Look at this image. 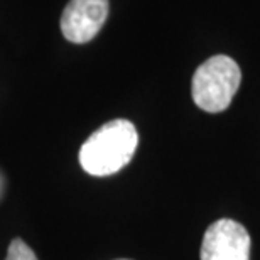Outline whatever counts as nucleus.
Here are the masks:
<instances>
[{
	"label": "nucleus",
	"instance_id": "7ed1b4c3",
	"mask_svg": "<svg viewBox=\"0 0 260 260\" xmlns=\"http://www.w3.org/2000/svg\"><path fill=\"white\" fill-rule=\"evenodd\" d=\"M250 235L247 228L230 218L215 221L205 232L201 260H248Z\"/></svg>",
	"mask_w": 260,
	"mask_h": 260
},
{
	"label": "nucleus",
	"instance_id": "f03ea898",
	"mask_svg": "<svg viewBox=\"0 0 260 260\" xmlns=\"http://www.w3.org/2000/svg\"><path fill=\"white\" fill-rule=\"evenodd\" d=\"M240 80L242 73L235 61L223 54L213 56L194 73L191 83L193 100L205 112L226 110L240 86Z\"/></svg>",
	"mask_w": 260,
	"mask_h": 260
},
{
	"label": "nucleus",
	"instance_id": "f257e3e1",
	"mask_svg": "<svg viewBox=\"0 0 260 260\" xmlns=\"http://www.w3.org/2000/svg\"><path fill=\"white\" fill-rule=\"evenodd\" d=\"M139 145V134L134 123L123 118L107 122L93 132L80 149V164L91 176L118 173L132 160Z\"/></svg>",
	"mask_w": 260,
	"mask_h": 260
},
{
	"label": "nucleus",
	"instance_id": "423d86ee",
	"mask_svg": "<svg viewBox=\"0 0 260 260\" xmlns=\"http://www.w3.org/2000/svg\"><path fill=\"white\" fill-rule=\"evenodd\" d=\"M122 260H123V258H122Z\"/></svg>",
	"mask_w": 260,
	"mask_h": 260
},
{
	"label": "nucleus",
	"instance_id": "20e7f679",
	"mask_svg": "<svg viewBox=\"0 0 260 260\" xmlns=\"http://www.w3.org/2000/svg\"><path fill=\"white\" fill-rule=\"evenodd\" d=\"M108 9V0H70L61 15L63 36L75 44L91 41L105 24Z\"/></svg>",
	"mask_w": 260,
	"mask_h": 260
},
{
	"label": "nucleus",
	"instance_id": "39448f33",
	"mask_svg": "<svg viewBox=\"0 0 260 260\" xmlns=\"http://www.w3.org/2000/svg\"><path fill=\"white\" fill-rule=\"evenodd\" d=\"M5 260H38V257H36L32 248H30L24 240L15 238V240L10 242Z\"/></svg>",
	"mask_w": 260,
	"mask_h": 260
}]
</instances>
